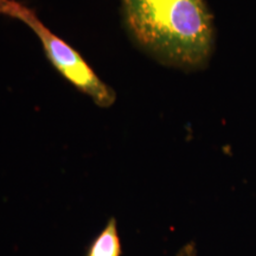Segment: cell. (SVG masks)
Listing matches in <instances>:
<instances>
[{"label":"cell","mask_w":256,"mask_h":256,"mask_svg":"<svg viewBox=\"0 0 256 256\" xmlns=\"http://www.w3.org/2000/svg\"><path fill=\"white\" fill-rule=\"evenodd\" d=\"M121 246L116 222L114 218L108 220L107 226L92 242L88 256H120Z\"/></svg>","instance_id":"3957f363"},{"label":"cell","mask_w":256,"mask_h":256,"mask_svg":"<svg viewBox=\"0 0 256 256\" xmlns=\"http://www.w3.org/2000/svg\"><path fill=\"white\" fill-rule=\"evenodd\" d=\"M134 43L159 63L194 72L215 50V23L204 0H121Z\"/></svg>","instance_id":"6da1fadb"},{"label":"cell","mask_w":256,"mask_h":256,"mask_svg":"<svg viewBox=\"0 0 256 256\" xmlns=\"http://www.w3.org/2000/svg\"><path fill=\"white\" fill-rule=\"evenodd\" d=\"M0 14L16 18L28 25L40 38L44 52L52 66L80 92L88 95L98 107L113 106L116 94L88 66L68 43L52 34L34 14L17 0H0Z\"/></svg>","instance_id":"7a4b0ae2"}]
</instances>
